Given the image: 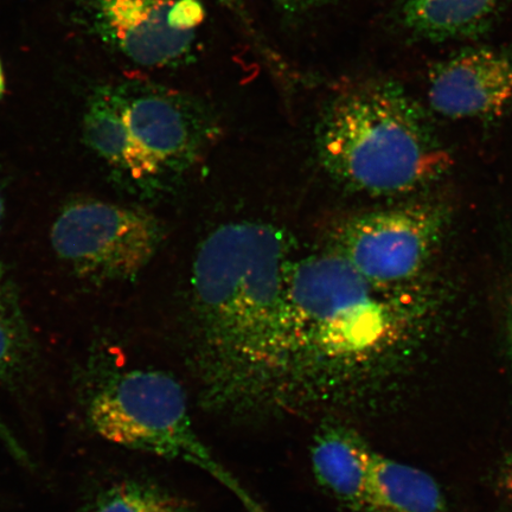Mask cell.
<instances>
[{"label": "cell", "instance_id": "cell-12", "mask_svg": "<svg viewBox=\"0 0 512 512\" xmlns=\"http://www.w3.org/2000/svg\"><path fill=\"white\" fill-rule=\"evenodd\" d=\"M503 0H401L400 14L409 31L427 40L475 36L489 27Z\"/></svg>", "mask_w": 512, "mask_h": 512}, {"label": "cell", "instance_id": "cell-8", "mask_svg": "<svg viewBox=\"0 0 512 512\" xmlns=\"http://www.w3.org/2000/svg\"><path fill=\"white\" fill-rule=\"evenodd\" d=\"M120 94L133 142L156 175L189 164L213 132L208 107L188 94L163 87Z\"/></svg>", "mask_w": 512, "mask_h": 512}, {"label": "cell", "instance_id": "cell-13", "mask_svg": "<svg viewBox=\"0 0 512 512\" xmlns=\"http://www.w3.org/2000/svg\"><path fill=\"white\" fill-rule=\"evenodd\" d=\"M373 512H445L443 491L428 473L374 452L370 467Z\"/></svg>", "mask_w": 512, "mask_h": 512}, {"label": "cell", "instance_id": "cell-1", "mask_svg": "<svg viewBox=\"0 0 512 512\" xmlns=\"http://www.w3.org/2000/svg\"><path fill=\"white\" fill-rule=\"evenodd\" d=\"M287 245L267 224H227L204 240L192 273L209 331L204 402L209 411L260 419L290 362Z\"/></svg>", "mask_w": 512, "mask_h": 512}, {"label": "cell", "instance_id": "cell-5", "mask_svg": "<svg viewBox=\"0 0 512 512\" xmlns=\"http://www.w3.org/2000/svg\"><path fill=\"white\" fill-rule=\"evenodd\" d=\"M160 238L158 222L146 211L94 198L68 203L50 230L56 255L96 283L136 277L155 255Z\"/></svg>", "mask_w": 512, "mask_h": 512}, {"label": "cell", "instance_id": "cell-11", "mask_svg": "<svg viewBox=\"0 0 512 512\" xmlns=\"http://www.w3.org/2000/svg\"><path fill=\"white\" fill-rule=\"evenodd\" d=\"M83 138L96 155L133 179L156 176L133 142L120 91L102 88L93 95L83 120Z\"/></svg>", "mask_w": 512, "mask_h": 512}, {"label": "cell", "instance_id": "cell-7", "mask_svg": "<svg viewBox=\"0 0 512 512\" xmlns=\"http://www.w3.org/2000/svg\"><path fill=\"white\" fill-rule=\"evenodd\" d=\"M88 23L108 47L145 68L189 64L204 9L198 0H87Z\"/></svg>", "mask_w": 512, "mask_h": 512}, {"label": "cell", "instance_id": "cell-4", "mask_svg": "<svg viewBox=\"0 0 512 512\" xmlns=\"http://www.w3.org/2000/svg\"><path fill=\"white\" fill-rule=\"evenodd\" d=\"M85 412L88 425L108 443L194 465L232 492L247 512H266L202 443L174 377L142 369L102 377L87 396Z\"/></svg>", "mask_w": 512, "mask_h": 512}, {"label": "cell", "instance_id": "cell-6", "mask_svg": "<svg viewBox=\"0 0 512 512\" xmlns=\"http://www.w3.org/2000/svg\"><path fill=\"white\" fill-rule=\"evenodd\" d=\"M445 217L413 204L357 217L338 234V253L371 285L398 293L426 270L441 238Z\"/></svg>", "mask_w": 512, "mask_h": 512}, {"label": "cell", "instance_id": "cell-14", "mask_svg": "<svg viewBox=\"0 0 512 512\" xmlns=\"http://www.w3.org/2000/svg\"><path fill=\"white\" fill-rule=\"evenodd\" d=\"M32 342L16 288L0 264V381L16 386L28 374Z\"/></svg>", "mask_w": 512, "mask_h": 512}, {"label": "cell", "instance_id": "cell-10", "mask_svg": "<svg viewBox=\"0 0 512 512\" xmlns=\"http://www.w3.org/2000/svg\"><path fill=\"white\" fill-rule=\"evenodd\" d=\"M374 451L351 428L330 422L311 448L313 475L348 512H373L370 467Z\"/></svg>", "mask_w": 512, "mask_h": 512}, {"label": "cell", "instance_id": "cell-19", "mask_svg": "<svg viewBox=\"0 0 512 512\" xmlns=\"http://www.w3.org/2000/svg\"><path fill=\"white\" fill-rule=\"evenodd\" d=\"M220 2L223 5H226L227 8L230 10L236 12V14L241 15L242 14V3L241 0H220Z\"/></svg>", "mask_w": 512, "mask_h": 512}, {"label": "cell", "instance_id": "cell-22", "mask_svg": "<svg viewBox=\"0 0 512 512\" xmlns=\"http://www.w3.org/2000/svg\"><path fill=\"white\" fill-rule=\"evenodd\" d=\"M511 313H512V311H511Z\"/></svg>", "mask_w": 512, "mask_h": 512}, {"label": "cell", "instance_id": "cell-20", "mask_svg": "<svg viewBox=\"0 0 512 512\" xmlns=\"http://www.w3.org/2000/svg\"><path fill=\"white\" fill-rule=\"evenodd\" d=\"M4 210H5L4 198H3V195H2V191H0V229H2V222H3V219H4Z\"/></svg>", "mask_w": 512, "mask_h": 512}, {"label": "cell", "instance_id": "cell-18", "mask_svg": "<svg viewBox=\"0 0 512 512\" xmlns=\"http://www.w3.org/2000/svg\"><path fill=\"white\" fill-rule=\"evenodd\" d=\"M503 483L505 490H507L508 494L512 496V457L509 464L507 465V470H505Z\"/></svg>", "mask_w": 512, "mask_h": 512}, {"label": "cell", "instance_id": "cell-2", "mask_svg": "<svg viewBox=\"0 0 512 512\" xmlns=\"http://www.w3.org/2000/svg\"><path fill=\"white\" fill-rule=\"evenodd\" d=\"M400 292L368 283L342 255L310 256L288 275L293 348L264 418L344 409V381L407 329Z\"/></svg>", "mask_w": 512, "mask_h": 512}, {"label": "cell", "instance_id": "cell-15", "mask_svg": "<svg viewBox=\"0 0 512 512\" xmlns=\"http://www.w3.org/2000/svg\"><path fill=\"white\" fill-rule=\"evenodd\" d=\"M87 512H190L187 507L151 485L125 483L102 494Z\"/></svg>", "mask_w": 512, "mask_h": 512}, {"label": "cell", "instance_id": "cell-16", "mask_svg": "<svg viewBox=\"0 0 512 512\" xmlns=\"http://www.w3.org/2000/svg\"><path fill=\"white\" fill-rule=\"evenodd\" d=\"M332 0H274L277 8L285 15L303 16L310 12L322 9L330 4Z\"/></svg>", "mask_w": 512, "mask_h": 512}, {"label": "cell", "instance_id": "cell-3", "mask_svg": "<svg viewBox=\"0 0 512 512\" xmlns=\"http://www.w3.org/2000/svg\"><path fill=\"white\" fill-rule=\"evenodd\" d=\"M316 136L324 168L368 194H405L437 181L452 164L422 108L389 81L339 92L320 114Z\"/></svg>", "mask_w": 512, "mask_h": 512}, {"label": "cell", "instance_id": "cell-17", "mask_svg": "<svg viewBox=\"0 0 512 512\" xmlns=\"http://www.w3.org/2000/svg\"><path fill=\"white\" fill-rule=\"evenodd\" d=\"M0 441L10 452V456L16 459L18 463L24 466H30V456L21 443H19L16 435L12 432L8 425L0 418Z\"/></svg>", "mask_w": 512, "mask_h": 512}, {"label": "cell", "instance_id": "cell-21", "mask_svg": "<svg viewBox=\"0 0 512 512\" xmlns=\"http://www.w3.org/2000/svg\"><path fill=\"white\" fill-rule=\"evenodd\" d=\"M4 92V74L2 64H0V96H2Z\"/></svg>", "mask_w": 512, "mask_h": 512}, {"label": "cell", "instance_id": "cell-9", "mask_svg": "<svg viewBox=\"0 0 512 512\" xmlns=\"http://www.w3.org/2000/svg\"><path fill=\"white\" fill-rule=\"evenodd\" d=\"M433 110L451 119L494 118L512 105V56L473 49L434 68L428 82Z\"/></svg>", "mask_w": 512, "mask_h": 512}]
</instances>
